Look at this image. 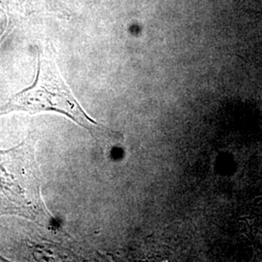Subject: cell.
Listing matches in <instances>:
<instances>
[{"label": "cell", "mask_w": 262, "mask_h": 262, "mask_svg": "<svg viewBox=\"0 0 262 262\" xmlns=\"http://www.w3.org/2000/svg\"><path fill=\"white\" fill-rule=\"evenodd\" d=\"M34 141L28 137L17 147L0 150V213L36 220L46 217L41 179L34 158Z\"/></svg>", "instance_id": "2"}, {"label": "cell", "mask_w": 262, "mask_h": 262, "mask_svg": "<svg viewBox=\"0 0 262 262\" xmlns=\"http://www.w3.org/2000/svg\"><path fill=\"white\" fill-rule=\"evenodd\" d=\"M60 113L89 131L94 138L108 146H118L123 141L122 133L95 122L76 100L50 60L39 63L37 80L28 90L14 95L0 106V116L11 112Z\"/></svg>", "instance_id": "1"}]
</instances>
